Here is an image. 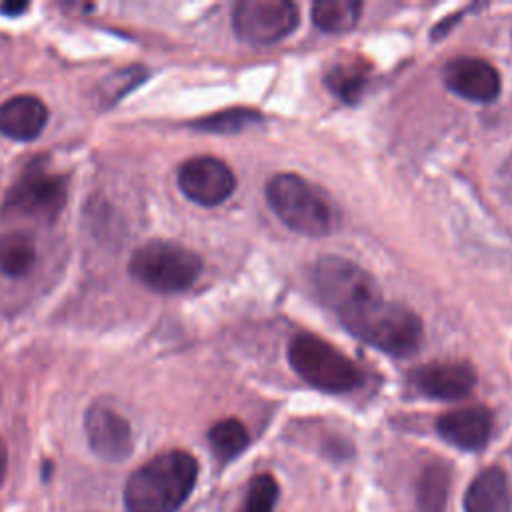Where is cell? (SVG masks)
I'll list each match as a JSON object with an SVG mask.
<instances>
[{
    "mask_svg": "<svg viewBox=\"0 0 512 512\" xmlns=\"http://www.w3.org/2000/svg\"><path fill=\"white\" fill-rule=\"evenodd\" d=\"M446 86L472 102H492L500 94L498 70L474 56H458L444 68Z\"/></svg>",
    "mask_w": 512,
    "mask_h": 512,
    "instance_id": "8fae6325",
    "label": "cell"
},
{
    "mask_svg": "<svg viewBox=\"0 0 512 512\" xmlns=\"http://www.w3.org/2000/svg\"><path fill=\"white\" fill-rule=\"evenodd\" d=\"M198 478V462L184 450L150 458L128 478L126 512H176L190 496Z\"/></svg>",
    "mask_w": 512,
    "mask_h": 512,
    "instance_id": "6da1fadb",
    "label": "cell"
},
{
    "mask_svg": "<svg viewBox=\"0 0 512 512\" xmlns=\"http://www.w3.org/2000/svg\"><path fill=\"white\" fill-rule=\"evenodd\" d=\"M178 188L200 206L222 204L236 188V176L230 166L212 156L186 160L178 170Z\"/></svg>",
    "mask_w": 512,
    "mask_h": 512,
    "instance_id": "9c48e42d",
    "label": "cell"
},
{
    "mask_svg": "<svg viewBox=\"0 0 512 512\" xmlns=\"http://www.w3.org/2000/svg\"><path fill=\"white\" fill-rule=\"evenodd\" d=\"M6 470H8V448H6V442L0 438V486L6 478Z\"/></svg>",
    "mask_w": 512,
    "mask_h": 512,
    "instance_id": "d4e9b609",
    "label": "cell"
},
{
    "mask_svg": "<svg viewBox=\"0 0 512 512\" xmlns=\"http://www.w3.org/2000/svg\"><path fill=\"white\" fill-rule=\"evenodd\" d=\"M36 262L34 240L24 232L0 236V272L8 278L26 276Z\"/></svg>",
    "mask_w": 512,
    "mask_h": 512,
    "instance_id": "2e32d148",
    "label": "cell"
},
{
    "mask_svg": "<svg viewBox=\"0 0 512 512\" xmlns=\"http://www.w3.org/2000/svg\"><path fill=\"white\" fill-rule=\"evenodd\" d=\"M342 324L360 340L392 356L412 354L422 342V322L406 306L372 298L340 316Z\"/></svg>",
    "mask_w": 512,
    "mask_h": 512,
    "instance_id": "7a4b0ae2",
    "label": "cell"
},
{
    "mask_svg": "<svg viewBox=\"0 0 512 512\" xmlns=\"http://www.w3.org/2000/svg\"><path fill=\"white\" fill-rule=\"evenodd\" d=\"M26 10H28V2H4L0 6V12L4 16H18V14L26 12Z\"/></svg>",
    "mask_w": 512,
    "mask_h": 512,
    "instance_id": "cb8c5ba5",
    "label": "cell"
},
{
    "mask_svg": "<svg viewBox=\"0 0 512 512\" xmlns=\"http://www.w3.org/2000/svg\"><path fill=\"white\" fill-rule=\"evenodd\" d=\"M450 488V468L442 462L428 464L416 484L420 512H444Z\"/></svg>",
    "mask_w": 512,
    "mask_h": 512,
    "instance_id": "ac0fdd59",
    "label": "cell"
},
{
    "mask_svg": "<svg viewBox=\"0 0 512 512\" xmlns=\"http://www.w3.org/2000/svg\"><path fill=\"white\" fill-rule=\"evenodd\" d=\"M84 432L92 452L106 462H122L132 454L130 422L106 404L94 402L86 410Z\"/></svg>",
    "mask_w": 512,
    "mask_h": 512,
    "instance_id": "30bf717a",
    "label": "cell"
},
{
    "mask_svg": "<svg viewBox=\"0 0 512 512\" xmlns=\"http://www.w3.org/2000/svg\"><path fill=\"white\" fill-rule=\"evenodd\" d=\"M144 78H146V72H144V68H140V66L118 70L114 76L108 78L110 82H106L104 96H106L108 104H114L116 100H120V98H122L124 94H128L134 86H138Z\"/></svg>",
    "mask_w": 512,
    "mask_h": 512,
    "instance_id": "603a6c76",
    "label": "cell"
},
{
    "mask_svg": "<svg viewBox=\"0 0 512 512\" xmlns=\"http://www.w3.org/2000/svg\"><path fill=\"white\" fill-rule=\"evenodd\" d=\"M248 440L250 438L246 426L236 418L220 420L208 430L210 448L220 460H230L238 456L248 446Z\"/></svg>",
    "mask_w": 512,
    "mask_h": 512,
    "instance_id": "d6986e66",
    "label": "cell"
},
{
    "mask_svg": "<svg viewBox=\"0 0 512 512\" xmlns=\"http://www.w3.org/2000/svg\"><path fill=\"white\" fill-rule=\"evenodd\" d=\"M266 198L274 214L302 236H324L334 218L322 194L298 174H276L266 186Z\"/></svg>",
    "mask_w": 512,
    "mask_h": 512,
    "instance_id": "277c9868",
    "label": "cell"
},
{
    "mask_svg": "<svg viewBox=\"0 0 512 512\" xmlns=\"http://www.w3.org/2000/svg\"><path fill=\"white\" fill-rule=\"evenodd\" d=\"M260 120V116L254 110H244V108H234V110H224L200 120H194L192 126L196 130L204 132H238L246 128L250 122Z\"/></svg>",
    "mask_w": 512,
    "mask_h": 512,
    "instance_id": "44dd1931",
    "label": "cell"
},
{
    "mask_svg": "<svg viewBox=\"0 0 512 512\" xmlns=\"http://www.w3.org/2000/svg\"><path fill=\"white\" fill-rule=\"evenodd\" d=\"M288 360L302 380L324 392H348L362 382L356 364L314 334L294 336L288 344Z\"/></svg>",
    "mask_w": 512,
    "mask_h": 512,
    "instance_id": "5b68a950",
    "label": "cell"
},
{
    "mask_svg": "<svg viewBox=\"0 0 512 512\" xmlns=\"http://www.w3.org/2000/svg\"><path fill=\"white\" fill-rule=\"evenodd\" d=\"M360 12L358 0H318L312 6V22L324 32L342 34L358 24Z\"/></svg>",
    "mask_w": 512,
    "mask_h": 512,
    "instance_id": "e0dca14e",
    "label": "cell"
},
{
    "mask_svg": "<svg viewBox=\"0 0 512 512\" xmlns=\"http://www.w3.org/2000/svg\"><path fill=\"white\" fill-rule=\"evenodd\" d=\"M438 434L462 450H482L492 432V414L484 406H466L446 412L436 422Z\"/></svg>",
    "mask_w": 512,
    "mask_h": 512,
    "instance_id": "4fadbf2b",
    "label": "cell"
},
{
    "mask_svg": "<svg viewBox=\"0 0 512 512\" xmlns=\"http://www.w3.org/2000/svg\"><path fill=\"white\" fill-rule=\"evenodd\" d=\"M232 24L240 40L272 44L298 26V8L288 0H242L232 10Z\"/></svg>",
    "mask_w": 512,
    "mask_h": 512,
    "instance_id": "ba28073f",
    "label": "cell"
},
{
    "mask_svg": "<svg viewBox=\"0 0 512 512\" xmlns=\"http://www.w3.org/2000/svg\"><path fill=\"white\" fill-rule=\"evenodd\" d=\"M66 196V178L62 174H50L38 166H30L8 188L4 212L54 220L64 208Z\"/></svg>",
    "mask_w": 512,
    "mask_h": 512,
    "instance_id": "52a82bcc",
    "label": "cell"
},
{
    "mask_svg": "<svg viewBox=\"0 0 512 512\" xmlns=\"http://www.w3.org/2000/svg\"><path fill=\"white\" fill-rule=\"evenodd\" d=\"M326 84L334 94H338L346 102L358 100L362 94V88L366 84V74L362 72L360 66H336L328 76Z\"/></svg>",
    "mask_w": 512,
    "mask_h": 512,
    "instance_id": "7402d4cb",
    "label": "cell"
},
{
    "mask_svg": "<svg viewBox=\"0 0 512 512\" xmlns=\"http://www.w3.org/2000/svg\"><path fill=\"white\" fill-rule=\"evenodd\" d=\"M278 498V484L270 474L252 478L238 512H272Z\"/></svg>",
    "mask_w": 512,
    "mask_h": 512,
    "instance_id": "ffe728a7",
    "label": "cell"
},
{
    "mask_svg": "<svg viewBox=\"0 0 512 512\" xmlns=\"http://www.w3.org/2000/svg\"><path fill=\"white\" fill-rule=\"evenodd\" d=\"M128 272L154 292L174 294L188 290L198 280L202 260L182 244L152 240L132 254Z\"/></svg>",
    "mask_w": 512,
    "mask_h": 512,
    "instance_id": "3957f363",
    "label": "cell"
},
{
    "mask_svg": "<svg viewBox=\"0 0 512 512\" xmlns=\"http://www.w3.org/2000/svg\"><path fill=\"white\" fill-rule=\"evenodd\" d=\"M48 120L46 104L30 94H18L0 104V134L10 140H34Z\"/></svg>",
    "mask_w": 512,
    "mask_h": 512,
    "instance_id": "5bb4252c",
    "label": "cell"
},
{
    "mask_svg": "<svg viewBox=\"0 0 512 512\" xmlns=\"http://www.w3.org/2000/svg\"><path fill=\"white\" fill-rule=\"evenodd\" d=\"M412 382L430 398L456 400L474 388L476 372L468 362H430L412 374Z\"/></svg>",
    "mask_w": 512,
    "mask_h": 512,
    "instance_id": "7c38bea8",
    "label": "cell"
},
{
    "mask_svg": "<svg viewBox=\"0 0 512 512\" xmlns=\"http://www.w3.org/2000/svg\"><path fill=\"white\" fill-rule=\"evenodd\" d=\"M314 282L322 300L338 316L380 296L374 278L366 270L336 256H324L316 262Z\"/></svg>",
    "mask_w": 512,
    "mask_h": 512,
    "instance_id": "8992f818",
    "label": "cell"
},
{
    "mask_svg": "<svg viewBox=\"0 0 512 512\" xmlns=\"http://www.w3.org/2000/svg\"><path fill=\"white\" fill-rule=\"evenodd\" d=\"M464 512H512V486L498 466L482 470L468 486Z\"/></svg>",
    "mask_w": 512,
    "mask_h": 512,
    "instance_id": "9a60e30c",
    "label": "cell"
}]
</instances>
